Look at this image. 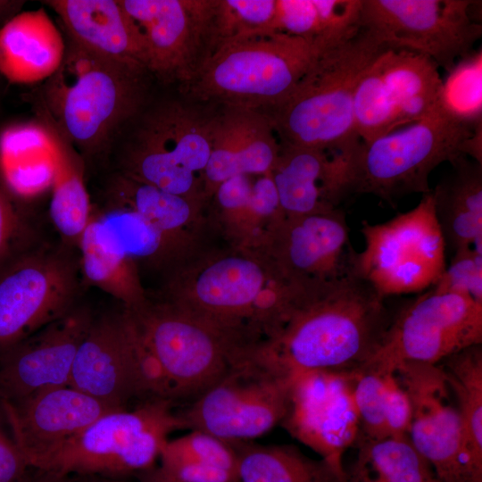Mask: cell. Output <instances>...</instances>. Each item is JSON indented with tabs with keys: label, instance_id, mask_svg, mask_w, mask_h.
I'll return each mask as SVG.
<instances>
[{
	"label": "cell",
	"instance_id": "33",
	"mask_svg": "<svg viewBox=\"0 0 482 482\" xmlns=\"http://www.w3.org/2000/svg\"><path fill=\"white\" fill-rule=\"evenodd\" d=\"M354 447L357 453L343 482H427L434 477L407 436L363 440Z\"/></svg>",
	"mask_w": 482,
	"mask_h": 482
},
{
	"label": "cell",
	"instance_id": "34",
	"mask_svg": "<svg viewBox=\"0 0 482 482\" xmlns=\"http://www.w3.org/2000/svg\"><path fill=\"white\" fill-rule=\"evenodd\" d=\"M77 249L84 281L120 301L127 309L141 306L147 299L141 287L137 262L104 246L88 223Z\"/></svg>",
	"mask_w": 482,
	"mask_h": 482
},
{
	"label": "cell",
	"instance_id": "38",
	"mask_svg": "<svg viewBox=\"0 0 482 482\" xmlns=\"http://www.w3.org/2000/svg\"><path fill=\"white\" fill-rule=\"evenodd\" d=\"M387 375L370 369H362L354 374L353 394L359 419L356 444L389 437L386 422Z\"/></svg>",
	"mask_w": 482,
	"mask_h": 482
},
{
	"label": "cell",
	"instance_id": "47",
	"mask_svg": "<svg viewBox=\"0 0 482 482\" xmlns=\"http://www.w3.org/2000/svg\"><path fill=\"white\" fill-rule=\"evenodd\" d=\"M0 405V482H17L29 469L21 451L5 432Z\"/></svg>",
	"mask_w": 482,
	"mask_h": 482
},
{
	"label": "cell",
	"instance_id": "4",
	"mask_svg": "<svg viewBox=\"0 0 482 482\" xmlns=\"http://www.w3.org/2000/svg\"><path fill=\"white\" fill-rule=\"evenodd\" d=\"M387 48L362 26L322 51L289 96L266 112L280 145L353 154L361 144L354 124L356 88L368 66Z\"/></svg>",
	"mask_w": 482,
	"mask_h": 482
},
{
	"label": "cell",
	"instance_id": "3",
	"mask_svg": "<svg viewBox=\"0 0 482 482\" xmlns=\"http://www.w3.org/2000/svg\"><path fill=\"white\" fill-rule=\"evenodd\" d=\"M128 310L139 339L144 395L149 398H196L255 347L170 301H146Z\"/></svg>",
	"mask_w": 482,
	"mask_h": 482
},
{
	"label": "cell",
	"instance_id": "9",
	"mask_svg": "<svg viewBox=\"0 0 482 482\" xmlns=\"http://www.w3.org/2000/svg\"><path fill=\"white\" fill-rule=\"evenodd\" d=\"M481 124L457 120L439 106L416 122L361 142L351 160L350 193L393 204L406 195L430 192L431 172L464 155L465 143Z\"/></svg>",
	"mask_w": 482,
	"mask_h": 482
},
{
	"label": "cell",
	"instance_id": "10",
	"mask_svg": "<svg viewBox=\"0 0 482 482\" xmlns=\"http://www.w3.org/2000/svg\"><path fill=\"white\" fill-rule=\"evenodd\" d=\"M293 380L261 345L237 359L179 416L185 428L228 442L258 437L284 420Z\"/></svg>",
	"mask_w": 482,
	"mask_h": 482
},
{
	"label": "cell",
	"instance_id": "45",
	"mask_svg": "<svg viewBox=\"0 0 482 482\" xmlns=\"http://www.w3.org/2000/svg\"><path fill=\"white\" fill-rule=\"evenodd\" d=\"M411 409L409 397L393 373L386 386V422L389 437H408Z\"/></svg>",
	"mask_w": 482,
	"mask_h": 482
},
{
	"label": "cell",
	"instance_id": "20",
	"mask_svg": "<svg viewBox=\"0 0 482 482\" xmlns=\"http://www.w3.org/2000/svg\"><path fill=\"white\" fill-rule=\"evenodd\" d=\"M69 386L118 410L144 395L138 337L127 308L94 317L75 356Z\"/></svg>",
	"mask_w": 482,
	"mask_h": 482
},
{
	"label": "cell",
	"instance_id": "41",
	"mask_svg": "<svg viewBox=\"0 0 482 482\" xmlns=\"http://www.w3.org/2000/svg\"><path fill=\"white\" fill-rule=\"evenodd\" d=\"M321 40L328 46L339 44L362 28V0H314Z\"/></svg>",
	"mask_w": 482,
	"mask_h": 482
},
{
	"label": "cell",
	"instance_id": "46",
	"mask_svg": "<svg viewBox=\"0 0 482 482\" xmlns=\"http://www.w3.org/2000/svg\"><path fill=\"white\" fill-rule=\"evenodd\" d=\"M242 215L271 219L274 222L285 217L270 172L262 174L253 183L247 205L237 216Z\"/></svg>",
	"mask_w": 482,
	"mask_h": 482
},
{
	"label": "cell",
	"instance_id": "52",
	"mask_svg": "<svg viewBox=\"0 0 482 482\" xmlns=\"http://www.w3.org/2000/svg\"><path fill=\"white\" fill-rule=\"evenodd\" d=\"M100 482H120V481H112V479H108V478H103Z\"/></svg>",
	"mask_w": 482,
	"mask_h": 482
},
{
	"label": "cell",
	"instance_id": "18",
	"mask_svg": "<svg viewBox=\"0 0 482 482\" xmlns=\"http://www.w3.org/2000/svg\"><path fill=\"white\" fill-rule=\"evenodd\" d=\"M393 374L411 409L408 438L440 482H470L461 454V426L439 364L401 362Z\"/></svg>",
	"mask_w": 482,
	"mask_h": 482
},
{
	"label": "cell",
	"instance_id": "40",
	"mask_svg": "<svg viewBox=\"0 0 482 482\" xmlns=\"http://www.w3.org/2000/svg\"><path fill=\"white\" fill-rule=\"evenodd\" d=\"M428 290L465 295L482 303V253L472 247L454 252L450 265Z\"/></svg>",
	"mask_w": 482,
	"mask_h": 482
},
{
	"label": "cell",
	"instance_id": "6",
	"mask_svg": "<svg viewBox=\"0 0 482 482\" xmlns=\"http://www.w3.org/2000/svg\"><path fill=\"white\" fill-rule=\"evenodd\" d=\"M328 47L278 31L234 38L217 46L180 91L198 101L269 112Z\"/></svg>",
	"mask_w": 482,
	"mask_h": 482
},
{
	"label": "cell",
	"instance_id": "36",
	"mask_svg": "<svg viewBox=\"0 0 482 482\" xmlns=\"http://www.w3.org/2000/svg\"><path fill=\"white\" fill-rule=\"evenodd\" d=\"M443 80L439 106L461 122L482 123V52H471L448 71Z\"/></svg>",
	"mask_w": 482,
	"mask_h": 482
},
{
	"label": "cell",
	"instance_id": "39",
	"mask_svg": "<svg viewBox=\"0 0 482 482\" xmlns=\"http://www.w3.org/2000/svg\"><path fill=\"white\" fill-rule=\"evenodd\" d=\"M160 458L188 461L237 474V453L232 443L201 430L168 440Z\"/></svg>",
	"mask_w": 482,
	"mask_h": 482
},
{
	"label": "cell",
	"instance_id": "17",
	"mask_svg": "<svg viewBox=\"0 0 482 482\" xmlns=\"http://www.w3.org/2000/svg\"><path fill=\"white\" fill-rule=\"evenodd\" d=\"M268 257L291 283L311 289L354 273L357 252L342 210L284 217L267 235Z\"/></svg>",
	"mask_w": 482,
	"mask_h": 482
},
{
	"label": "cell",
	"instance_id": "26",
	"mask_svg": "<svg viewBox=\"0 0 482 482\" xmlns=\"http://www.w3.org/2000/svg\"><path fill=\"white\" fill-rule=\"evenodd\" d=\"M66 42L44 8L18 13L0 29V72L10 81L39 83L59 69Z\"/></svg>",
	"mask_w": 482,
	"mask_h": 482
},
{
	"label": "cell",
	"instance_id": "15",
	"mask_svg": "<svg viewBox=\"0 0 482 482\" xmlns=\"http://www.w3.org/2000/svg\"><path fill=\"white\" fill-rule=\"evenodd\" d=\"M443 79L427 56L387 48L363 72L354 97L362 143L416 122L439 107Z\"/></svg>",
	"mask_w": 482,
	"mask_h": 482
},
{
	"label": "cell",
	"instance_id": "5",
	"mask_svg": "<svg viewBox=\"0 0 482 482\" xmlns=\"http://www.w3.org/2000/svg\"><path fill=\"white\" fill-rule=\"evenodd\" d=\"M212 114L150 95L117 131L108 156L115 172L190 199L211 154Z\"/></svg>",
	"mask_w": 482,
	"mask_h": 482
},
{
	"label": "cell",
	"instance_id": "28",
	"mask_svg": "<svg viewBox=\"0 0 482 482\" xmlns=\"http://www.w3.org/2000/svg\"><path fill=\"white\" fill-rule=\"evenodd\" d=\"M454 397L461 426V454L470 482H482V344L438 363Z\"/></svg>",
	"mask_w": 482,
	"mask_h": 482
},
{
	"label": "cell",
	"instance_id": "44",
	"mask_svg": "<svg viewBox=\"0 0 482 482\" xmlns=\"http://www.w3.org/2000/svg\"><path fill=\"white\" fill-rule=\"evenodd\" d=\"M276 25L279 32L327 45L321 40L314 0H277Z\"/></svg>",
	"mask_w": 482,
	"mask_h": 482
},
{
	"label": "cell",
	"instance_id": "50",
	"mask_svg": "<svg viewBox=\"0 0 482 482\" xmlns=\"http://www.w3.org/2000/svg\"><path fill=\"white\" fill-rule=\"evenodd\" d=\"M23 2L20 1H0V23H6L15 15L22 5Z\"/></svg>",
	"mask_w": 482,
	"mask_h": 482
},
{
	"label": "cell",
	"instance_id": "1",
	"mask_svg": "<svg viewBox=\"0 0 482 482\" xmlns=\"http://www.w3.org/2000/svg\"><path fill=\"white\" fill-rule=\"evenodd\" d=\"M386 298L356 274L320 286L304 295L263 348L293 375L358 371L393 319Z\"/></svg>",
	"mask_w": 482,
	"mask_h": 482
},
{
	"label": "cell",
	"instance_id": "22",
	"mask_svg": "<svg viewBox=\"0 0 482 482\" xmlns=\"http://www.w3.org/2000/svg\"><path fill=\"white\" fill-rule=\"evenodd\" d=\"M0 405L29 467L103 415L118 410L69 386L45 388L16 402L0 401Z\"/></svg>",
	"mask_w": 482,
	"mask_h": 482
},
{
	"label": "cell",
	"instance_id": "37",
	"mask_svg": "<svg viewBox=\"0 0 482 482\" xmlns=\"http://www.w3.org/2000/svg\"><path fill=\"white\" fill-rule=\"evenodd\" d=\"M276 17L277 0H215L211 52L234 38L278 31Z\"/></svg>",
	"mask_w": 482,
	"mask_h": 482
},
{
	"label": "cell",
	"instance_id": "42",
	"mask_svg": "<svg viewBox=\"0 0 482 482\" xmlns=\"http://www.w3.org/2000/svg\"><path fill=\"white\" fill-rule=\"evenodd\" d=\"M33 234L15 207L11 193L0 185V272L13 260L35 248Z\"/></svg>",
	"mask_w": 482,
	"mask_h": 482
},
{
	"label": "cell",
	"instance_id": "16",
	"mask_svg": "<svg viewBox=\"0 0 482 482\" xmlns=\"http://www.w3.org/2000/svg\"><path fill=\"white\" fill-rule=\"evenodd\" d=\"M139 36L148 74L184 89L210 54L215 0H120Z\"/></svg>",
	"mask_w": 482,
	"mask_h": 482
},
{
	"label": "cell",
	"instance_id": "7",
	"mask_svg": "<svg viewBox=\"0 0 482 482\" xmlns=\"http://www.w3.org/2000/svg\"><path fill=\"white\" fill-rule=\"evenodd\" d=\"M303 291L287 280L271 260L234 253L208 262L191 283L174 287L170 302L255 343L253 334L274 337ZM266 340V341H267Z\"/></svg>",
	"mask_w": 482,
	"mask_h": 482
},
{
	"label": "cell",
	"instance_id": "12",
	"mask_svg": "<svg viewBox=\"0 0 482 482\" xmlns=\"http://www.w3.org/2000/svg\"><path fill=\"white\" fill-rule=\"evenodd\" d=\"M79 256L38 245L0 272V354L78 303Z\"/></svg>",
	"mask_w": 482,
	"mask_h": 482
},
{
	"label": "cell",
	"instance_id": "29",
	"mask_svg": "<svg viewBox=\"0 0 482 482\" xmlns=\"http://www.w3.org/2000/svg\"><path fill=\"white\" fill-rule=\"evenodd\" d=\"M44 123L52 134L54 161L49 204L50 219L61 235L62 244L77 248L90 222L93 211L84 179L85 162L57 130Z\"/></svg>",
	"mask_w": 482,
	"mask_h": 482
},
{
	"label": "cell",
	"instance_id": "24",
	"mask_svg": "<svg viewBox=\"0 0 482 482\" xmlns=\"http://www.w3.org/2000/svg\"><path fill=\"white\" fill-rule=\"evenodd\" d=\"M351 158L344 153L280 145L270 175L285 217L337 209L351 194Z\"/></svg>",
	"mask_w": 482,
	"mask_h": 482
},
{
	"label": "cell",
	"instance_id": "23",
	"mask_svg": "<svg viewBox=\"0 0 482 482\" xmlns=\"http://www.w3.org/2000/svg\"><path fill=\"white\" fill-rule=\"evenodd\" d=\"M280 143L269 115L259 110L222 106L212 114L211 154L204 189L213 194L226 179L265 174L273 169Z\"/></svg>",
	"mask_w": 482,
	"mask_h": 482
},
{
	"label": "cell",
	"instance_id": "21",
	"mask_svg": "<svg viewBox=\"0 0 482 482\" xmlns=\"http://www.w3.org/2000/svg\"><path fill=\"white\" fill-rule=\"evenodd\" d=\"M95 315L77 303L68 312L0 354V401L69 386L75 356Z\"/></svg>",
	"mask_w": 482,
	"mask_h": 482
},
{
	"label": "cell",
	"instance_id": "31",
	"mask_svg": "<svg viewBox=\"0 0 482 482\" xmlns=\"http://www.w3.org/2000/svg\"><path fill=\"white\" fill-rule=\"evenodd\" d=\"M104 189L107 204L137 212L173 250L182 229L191 221L198 200L163 191L115 171L111 173Z\"/></svg>",
	"mask_w": 482,
	"mask_h": 482
},
{
	"label": "cell",
	"instance_id": "51",
	"mask_svg": "<svg viewBox=\"0 0 482 482\" xmlns=\"http://www.w3.org/2000/svg\"><path fill=\"white\" fill-rule=\"evenodd\" d=\"M427 482H440V481H439L438 479H436V478H435V476H434V477H432L431 478H429Z\"/></svg>",
	"mask_w": 482,
	"mask_h": 482
},
{
	"label": "cell",
	"instance_id": "13",
	"mask_svg": "<svg viewBox=\"0 0 482 482\" xmlns=\"http://www.w3.org/2000/svg\"><path fill=\"white\" fill-rule=\"evenodd\" d=\"M481 344L482 303L427 290L392 319L378 349L362 369L389 374L401 362L438 364Z\"/></svg>",
	"mask_w": 482,
	"mask_h": 482
},
{
	"label": "cell",
	"instance_id": "35",
	"mask_svg": "<svg viewBox=\"0 0 482 482\" xmlns=\"http://www.w3.org/2000/svg\"><path fill=\"white\" fill-rule=\"evenodd\" d=\"M89 224L104 246L135 262H162L173 251L155 228L127 207L107 204L101 212L92 211Z\"/></svg>",
	"mask_w": 482,
	"mask_h": 482
},
{
	"label": "cell",
	"instance_id": "19",
	"mask_svg": "<svg viewBox=\"0 0 482 482\" xmlns=\"http://www.w3.org/2000/svg\"><path fill=\"white\" fill-rule=\"evenodd\" d=\"M355 372L295 374L288 411L282 421L292 436L341 471H345L344 453L355 446L359 436L353 394Z\"/></svg>",
	"mask_w": 482,
	"mask_h": 482
},
{
	"label": "cell",
	"instance_id": "8",
	"mask_svg": "<svg viewBox=\"0 0 482 482\" xmlns=\"http://www.w3.org/2000/svg\"><path fill=\"white\" fill-rule=\"evenodd\" d=\"M179 428L185 427L172 402L149 398L133 410L107 412L29 468L108 479L141 474L154 467L168 435Z\"/></svg>",
	"mask_w": 482,
	"mask_h": 482
},
{
	"label": "cell",
	"instance_id": "25",
	"mask_svg": "<svg viewBox=\"0 0 482 482\" xmlns=\"http://www.w3.org/2000/svg\"><path fill=\"white\" fill-rule=\"evenodd\" d=\"M68 38L104 57L147 72L143 46L120 0L45 1Z\"/></svg>",
	"mask_w": 482,
	"mask_h": 482
},
{
	"label": "cell",
	"instance_id": "30",
	"mask_svg": "<svg viewBox=\"0 0 482 482\" xmlns=\"http://www.w3.org/2000/svg\"><path fill=\"white\" fill-rule=\"evenodd\" d=\"M0 159L9 186L20 194L51 187L54 161L50 129L39 120L7 129L0 136Z\"/></svg>",
	"mask_w": 482,
	"mask_h": 482
},
{
	"label": "cell",
	"instance_id": "49",
	"mask_svg": "<svg viewBox=\"0 0 482 482\" xmlns=\"http://www.w3.org/2000/svg\"><path fill=\"white\" fill-rule=\"evenodd\" d=\"M104 478L62 474L55 471L29 468L17 482H100Z\"/></svg>",
	"mask_w": 482,
	"mask_h": 482
},
{
	"label": "cell",
	"instance_id": "14",
	"mask_svg": "<svg viewBox=\"0 0 482 482\" xmlns=\"http://www.w3.org/2000/svg\"><path fill=\"white\" fill-rule=\"evenodd\" d=\"M471 0H362V26L388 48L427 56L449 71L482 36Z\"/></svg>",
	"mask_w": 482,
	"mask_h": 482
},
{
	"label": "cell",
	"instance_id": "32",
	"mask_svg": "<svg viewBox=\"0 0 482 482\" xmlns=\"http://www.w3.org/2000/svg\"><path fill=\"white\" fill-rule=\"evenodd\" d=\"M239 482H343L344 471L290 445L236 448Z\"/></svg>",
	"mask_w": 482,
	"mask_h": 482
},
{
	"label": "cell",
	"instance_id": "48",
	"mask_svg": "<svg viewBox=\"0 0 482 482\" xmlns=\"http://www.w3.org/2000/svg\"><path fill=\"white\" fill-rule=\"evenodd\" d=\"M252 185L250 176H234L220 183L213 194L216 195L219 205L234 216L245 209Z\"/></svg>",
	"mask_w": 482,
	"mask_h": 482
},
{
	"label": "cell",
	"instance_id": "2",
	"mask_svg": "<svg viewBox=\"0 0 482 482\" xmlns=\"http://www.w3.org/2000/svg\"><path fill=\"white\" fill-rule=\"evenodd\" d=\"M146 72L67 38L59 69L30 96L37 120L57 130L86 160L107 157L121 125L149 94Z\"/></svg>",
	"mask_w": 482,
	"mask_h": 482
},
{
	"label": "cell",
	"instance_id": "11",
	"mask_svg": "<svg viewBox=\"0 0 482 482\" xmlns=\"http://www.w3.org/2000/svg\"><path fill=\"white\" fill-rule=\"evenodd\" d=\"M364 248L354 273L383 296L423 293L446 268V245L431 191L411 210L377 224L362 222Z\"/></svg>",
	"mask_w": 482,
	"mask_h": 482
},
{
	"label": "cell",
	"instance_id": "27",
	"mask_svg": "<svg viewBox=\"0 0 482 482\" xmlns=\"http://www.w3.org/2000/svg\"><path fill=\"white\" fill-rule=\"evenodd\" d=\"M453 170L431 190L446 247L482 253V164L461 155Z\"/></svg>",
	"mask_w": 482,
	"mask_h": 482
},
{
	"label": "cell",
	"instance_id": "43",
	"mask_svg": "<svg viewBox=\"0 0 482 482\" xmlns=\"http://www.w3.org/2000/svg\"><path fill=\"white\" fill-rule=\"evenodd\" d=\"M160 459L159 467L139 474L140 482H239L236 472L184 460Z\"/></svg>",
	"mask_w": 482,
	"mask_h": 482
}]
</instances>
